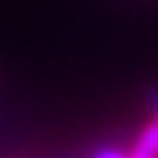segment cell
<instances>
[{"label":"cell","instance_id":"cell-1","mask_svg":"<svg viewBox=\"0 0 158 158\" xmlns=\"http://www.w3.org/2000/svg\"><path fill=\"white\" fill-rule=\"evenodd\" d=\"M95 158H129V156L118 148H103L100 153H95Z\"/></svg>","mask_w":158,"mask_h":158}]
</instances>
